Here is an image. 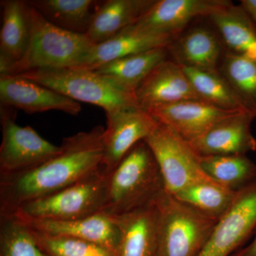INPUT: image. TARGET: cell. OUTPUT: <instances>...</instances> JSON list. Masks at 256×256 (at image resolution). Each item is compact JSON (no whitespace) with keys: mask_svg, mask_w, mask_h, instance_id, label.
Segmentation results:
<instances>
[{"mask_svg":"<svg viewBox=\"0 0 256 256\" xmlns=\"http://www.w3.org/2000/svg\"><path fill=\"white\" fill-rule=\"evenodd\" d=\"M170 60L184 68L218 72L226 50L214 28L195 25L166 46Z\"/></svg>","mask_w":256,"mask_h":256,"instance_id":"cell-13","label":"cell"},{"mask_svg":"<svg viewBox=\"0 0 256 256\" xmlns=\"http://www.w3.org/2000/svg\"><path fill=\"white\" fill-rule=\"evenodd\" d=\"M136 96L139 106L146 110L184 100H202L182 68L170 58L151 72Z\"/></svg>","mask_w":256,"mask_h":256,"instance_id":"cell-15","label":"cell"},{"mask_svg":"<svg viewBox=\"0 0 256 256\" xmlns=\"http://www.w3.org/2000/svg\"><path fill=\"white\" fill-rule=\"evenodd\" d=\"M159 212L156 256H200L217 220L164 192L156 197Z\"/></svg>","mask_w":256,"mask_h":256,"instance_id":"cell-4","label":"cell"},{"mask_svg":"<svg viewBox=\"0 0 256 256\" xmlns=\"http://www.w3.org/2000/svg\"><path fill=\"white\" fill-rule=\"evenodd\" d=\"M114 218L120 233L114 256H156L159 220L156 200Z\"/></svg>","mask_w":256,"mask_h":256,"instance_id":"cell-17","label":"cell"},{"mask_svg":"<svg viewBox=\"0 0 256 256\" xmlns=\"http://www.w3.org/2000/svg\"><path fill=\"white\" fill-rule=\"evenodd\" d=\"M255 119L247 112H235L216 122L190 142L200 156L247 154L256 151L252 124Z\"/></svg>","mask_w":256,"mask_h":256,"instance_id":"cell-14","label":"cell"},{"mask_svg":"<svg viewBox=\"0 0 256 256\" xmlns=\"http://www.w3.org/2000/svg\"><path fill=\"white\" fill-rule=\"evenodd\" d=\"M182 68L202 100L222 110L246 112L242 101L220 72Z\"/></svg>","mask_w":256,"mask_h":256,"instance_id":"cell-28","label":"cell"},{"mask_svg":"<svg viewBox=\"0 0 256 256\" xmlns=\"http://www.w3.org/2000/svg\"><path fill=\"white\" fill-rule=\"evenodd\" d=\"M108 176L100 169L68 188L24 204L8 216L57 222L97 214L102 212L105 202Z\"/></svg>","mask_w":256,"mask_h":256,"instance_id":"cell-6","label":"cell"},{"mask_svg":"<svg viewBox=\"0 0 256 256\" xmlns=\"http://www.w3.org/2000/svg\"><path fill=\"white\" fill-rule=\"evenodd\" d=\"M48 22L73 33L86 34L102 1L96 0H30Z\"/></svg>","mask_w":256,"mask_h":256,"instance_id":"cell-24","label":"cell"},{"mask_svg":"<svg viewBox=\"0 0 256 256\" xmlns=\"http://www.w3.org/2000/svg\"><path fill=\"white\" fill-rule=\"evenodd\" d=\"M146 110L160 124L171 128L190 142L220 120L238 112L222 110L202 100H184Z\"/></svg>","mask_w":256,"mask_h":256,"instance_id":"cell-16","label":"cell"},{"mask_svg":"<svg viewBox=\"0 0 256 256\" xmlns=\"http://www.w3.org/2000/svg\"><path fill=\"white\" fill-rule=\"evenodd\" d=\"M200 162L210 180L234 192L256 178V164L246 154L201 156Z\"/></svg>","mask_w":256,"mask_h":256,"instance_id":"cell-26","label":"cell"},{"mask_svg":"<svg viewBox=\"0 0 256 256\" xmlns=\"http://www.w3.org/2000/svg\"><path fill=\"white\" fill-rule=\"evenodd\" d=\"M2 24L0 32V74L4 75L25 55L30 42L26 2L3 0Z\"/></svg>","mask_w":256,"mask_h":256,"instance_id":"cell-21","label":"cell"},{"mask_svg":"<svg viewBox=\"0 0 256 256\" xmlns=\"http://www.w3.org/2000/svg\"><path fill=\"white\" fill-rule=\"evenodd\" d=\"M1 126L0 176L33 169L62 151L60 146L44 139L33 128L18 126L8 108L1 107Z\"/></svg>","mask_w":256,"mask_h":256,"instance_id":"cell-8","label":"cell"},{"mask_svg":"<svg viewBox=\"0 0 256 256\" xmlns=\"http://www.w3.org/2000/svg\"><path fill=\"white\" fill-rule=\"evenodd\" d=\"M230 256H256V230L252 242L244 246Z\"/></svg>","mask_w":256,"mask_h":256,"instance_id":"cell-31","label":"cell"},{"mask_svg":"<svg viewBox=\"0 0 256 256\" xmlns=\"http://www.w3.org/2000/svg\"><path fill=\"white\" fill-rule=\"evenodd\" d=\"M207 18L226 50L256 58V25L240 5L230 3Z\"/></svg>","mask_w":256,"mask_h":256,"instance_id":"cell-22","label":"cell"},{"mask_svg":"<svg viewBox=\"0 0 256 256\" xmlns=\"http://www.w3.org/2000/svg\"><path fill=\"white\" fill-rule=\"evenodd\" d=\"M169 58L166 47H160L112 60L94 70L128 92L138 87L154 68Z\"/></svg>","mask_w":256,"mask_h":256,"instance_id":"cell-23","label":"cell"},{"mask_svg":"<svg viewBox=\"0 0 256 256\" xmlns=\"http://www.w3.org/2000/svg\"><path fill=\"white\" fill-rule=\"evenodd\" d=\"M104 130L98 126L64 138L60 154L44 164L0 176V217L11 215L24 204L60 192L100 170Z\"/></svg>","mask_w":256,"mask_h":256,"instance_id":"cell-1","label":"cell"},{"mask_svg":"<svg viewBox=\"0 0 256 256\" xmlns=\"http://www.w3.org/2000/svg\"><path fill=\"white\" fill-rule=\"evenodd\" d=\"M16 76L50 88L77 102L99 106L106 112L140 106L136 94L127 92L94 70L77 67L45 68Z\"/></svg>","mask_w":256,"mask_h":256,"instance_id":"cell-5","label":"cell"},{"mask_svg":"<svg viewBox=\"0 0 256 256\" xmlns=\"http://www.w3.org/2000/svg\"><path fill=\"white\" fill-rule=\"evenodd\" d=\"M235 192L213 180H206L190 185L172 196L218 220L228 210Z\"/></svg>","mask_w":256,"mask_h":256,"instance_id":"cell-27","label":"cell"},{"mask_svg":"<svg viewBox=\"0 0 256 256\" xmlns=\"http://www.w3.org/2000/svg\"><path fill=\"white\" fill-rule=\"evenodd\" d=\"M30 229L38 246L48 256H114V252L94 242L47 235Z\"/></svg>","mask_w":256,"mask_h":256,"instance_id":"cell-30","label":"cell"},{"mask_svg":"<svg viewBox=\"0 0 256 256\" xmlns=\"http://www.w3.org/2000/svg\"><path fill=\"white\" fill-rule=\"evenodd\" d=\"M256 230V178L235 192L200 256H230L246 245Z\"/></svg>","mask_w":256,"mask_h":256,"instance_id":"cell-9","label":"cell"},{"mask_svg":"<svg viewBox=\"0 0 256 256\" xmlns=\"http://www.w3.org/2000/svg\"><path fill=\"white\" fill-rule=\"evenodd\" d=\"M26 2L30 42L22 58L4 75L30 70L77 67L94 46L86 34L73 33L52 24ZM3 76V75H2Z\"/></svg>","mask_w":256,"mask_h":256,"instance_id":"cell-3","label":"cell"},{"mask_svg":"<svg viewBox=\"0 0 256 256\" xmlns=\"http://www.w3.org/2000/svg\"><path fill=\"white\" fill-rule=\"evenodd\" d=\"M0 102L30 114L60 110L76 116L82 111L77 101L16 75L0 76Z\"/></svg>","mask_w":256,"mask_h":256,"instance_id":"cell-12","label":"cell"},{"mask_svg":"<svg viewBox=\"0 0 256 256\" xmlns=\"http://www.w3.org/2000/svg\"><path fill=\"white\" fill-rule=\"evenodd\" d=\"M218 72L242 101L246 111L256 118V58L226 50Z\"/></svg>","mask_w":256,"mask_h":256,"instance_id":"cell-25","label":"cell"},{"mask_svg":"<svg viewBox=\"0 0 256 256\" xmlns=\"http://www.w3.org/2000/svg\"><path fill=\"white\" fill-rule=\"evenodd\" d=\"M144 141L156 158L165 192L170 194L194 184L212 180L202 170L201 156L190 142L171 128L160 124Z\"/></svg>","mask_w":256,"mask_h":256,"instance_id":"cell-7","label":"cell"},{"mask_svg":"<svg viewBox=\"0 0 256 256\" xmlns=\"http://www.w3.org/2000/svg\"><path fill=\"white\" fill-rule=\"evenodd\" d=\"M0 256H48L42 250L32 230L13 216L0 217Z\"/></svg>","mask_w":256,"mask_h":256,"instance_id":"cell-29","label":"cell"},{"mask_svg":"<svg viewBox=\"0 0 256 256\" xmlns=\"http://www.w3.org/2000/svg\"><path fill=\"white\" fill-rule=\"evenodd\" d=\"M230 3L228 0H154L132 26L146 33L178 36L194 20L208 18Z\"/></svg>","mask_w":256,"mask_h":256,"instance_id":"cell-11","label":"cell"},{"mask_svg":"<svg viewBox=\"0 0 256 256\" xmlns=\"http://www.w3.org/2000/svg\"><path fill=\"white\" fill-rule=\"evenodd\" d=\"M154 0L102 1L88 30L94 44L110 40L124 28L132 26L154 3Z\"/></svg>","mask_w":256,"mask_h":256,"instance_id":"cell-20","label":"cell"},{"mask_svg":"<svg viewBox=\"0 0 256 256\" xmlns=\"http://www.w3.org/2000/svg\"><path fill=\"white\" fill-rule=\"evenodd\" d=\"M21 220L40 233L87 240L102 246L114 254L118 244V226L114 217L104 213L69 220Z\"/></svg>","mask_w":256,"mask_h":256,"instance_id":"cell-18","label":"cell"},{"mask_svg":"<svg viewBox=\"0 0 256 256\" xmlns=\"http://www.w3.org/2000/svg\"><path fill=\"white\" fill-rule=\"evenodd\" d=\"M175 37L146 33L130 26L110 40L94 44L77 68L95 70L112 60L160 47H166Z\"/></svg>","mask_w":256,"mask_h":256,"instance_id":"cell-19","label":"cell"},{"mask_svg":"<svg viewBox=\"0 0 256 256\" xmlns=\"http://www.w3.org/2000/svg\"><path fill=\"white\" fill-rule=\"evenodd\" d=\"M101 170L110 174L134 146L144 140L160 122L149 111L138 106L106 112Z\"/></svg>","mask_w":256,"mask_h":256,"instance_id":"cell-10","label":"cell"},{"mask_svg":"<svg viewBox=\"0 0 256 256\" xmlns=\"http://www.w3.org/2000/svg\"><path fill=\"white\" fill-rule=\"evenodd\" d=\"M164 191L156 158L144 140L138 142L108 176L100 213L120 216L152 203Z\"/></svg>","mask_w":256,"mask_h":256,"instance_id":"cell-2","label":"cell"}]
</instances>
